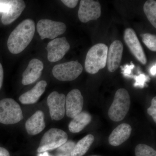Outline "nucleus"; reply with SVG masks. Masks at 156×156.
<instances>
[{
  "label": "nucleus",
  "instance_id": "obj_33",
  "mask_svg": "<svg viewBox=\"0 0 156 156\" xmlns=\"http://www.w3.org/2000/svg\"><path fill=\"white\" fill-rule=\"evenodd\" d=\"M38 156H51L47 152H44L43 154H39Z\"/></svg>",
  "mask_w": 156,
  "mask_h": 156
},
{
  "label": "nucleus",
  "instance_id": "obj_16",
  "mask_svg": "<svg viewBox=\"0 0 156 156\" xmlns=\"http://www.w3.org/2000/svg\"><path fill=\"white\" fill-rule=\"evenodd\" d=\"M47 86L46 81L42 80L38 82L32 89L20 96V101L24 105L36 103L44 92Z\"/></svg>",
  "mask_w": 156,
  "mask_h": 156
},
{
  "label": "nucleus",
  "instance_id": "obj_9",
  "mask_svg": "<svg viewBox=\"0 0 156 156\" xmlns=\"http://www.w3.org/2000/svg\"><path fill=\"white\" fill-rule=\"evenodd\" d=\"M101 15V6L99 2L92 0H82L78 11V17L83 23L95 20Z\"/></svg>",
  "mask_w": 156,
  "mask_h": 156
},
{
  "label": "nucleus",
  "instance_id": "obj_1",
  "mask_svg": "<svg viewBox=\"0 0 156 156\" xmlns=\"http://www.w3.org/2000/svg\"><path fill=\"white\" fill-rule=\"evenodd\" d=\"M35 32L34 20L27 19L23 21L10 34L8 40V49L11 53L19 54L25 49L33 38Z\"/></svg>",
  "mask_w": 156,
  "mask_h": 156
},
{
  "label": "nucleus",
  "instance_id": "obj_26",
  "mask_svg": "<svg viewBox=\"0 0 156 156\" xmlns=\"http://www.w3.org/2000/svg\"><path fill=\"white\" fill-rule=\"evenodd\" d=\"M123 75L126 77H134L132 74V69L134 67V65L131 62V65L126 64L124 66H121Z\"/></svg>",
  "mask_w": 156,
  "mask_h": 156
},
{
  "label": "nucleus",
  "instance_id": "obj_2",
  "mask_svg": "<svg viewBox=\"0 0 156 156\" xmlns=\"http://www.w3.org/2000/svg\"><path fill=\"white\" fill-rule=\"evenodd\" d=\"M108 47L104 44H98L89 49L86 56L85 68L91 74L97 73L106 66Z\"/></svg>",
  "mask_w": 156,
  "mask_h": 156
},
{
  "label": "nucleus",
  "instance_id": "obj_32",
  "mask_svg": "<svg viewBox=\"0 0 156 156\" xmlns=\"http://www.w3.org/2000/svg\"><path fill=\"white\" fill-rule=\"evenodd\" d=\"M150 73L152 75L155 76L156 74V64L153 66L151 68Z\"/></svg>",
  "mask_w": 156,
  "mask_h": 156
},
{
  "label": "nucleus",
  "instance_id": "obj_31",
  "mask_svg": "<svg viewBox=\"0 0 156 156\" xmlns=\"http://www.w3.org/2000/svg\"><path fill=\"white\" fill-rule=\"evenodd\" d=\"M0 156H10L9 151L4 147H0Z\"/></svg>",
  "mask_w": 156,
  "mask_h": 156
},
{
  "label": "nucleus",
  "instance_id": "obj_30",
  "mask_svg": "<svg viewBox=\"0 0 156 156\" xmlns=\"http://www.w3.org/2000/svg\"><path fill=\"white\" fill-rule=\"evenodd\" d=\"M3 80H4V70H3L2 66L0 63V89L2 86Z\"/></svg>",
  "mask_w": 156,
  "mask_h": 156
},
{
  "label": "nucleus",
  "instance_id": "obj_8",
  "mask_svg": "<svg viewBox=\"0 0 156 156\" xmlns=\"http://www.w3.org/2000/svg\"><path fill=\"white\" fill-rule=\"evenodd\" d=\"M65 95L57 92L50 93L47 99L50 114L53 120L59 121L63 119L66 113Z\"/></svg>",
  "mask_w": 156,
  "mask_h": 156
},
{
  "label": "nucleus",
  "instance_id": "obj_4",
  "mask_svg": "<svg viewBox=\"0 0 156 156\" xmlns=\"http://www.w3.org/2000/svg\"><path fill=\"white\" fill-rule=\"evenodd\" d=\"M21 108L12 98H4L0 101V123L13 125L23 120Z\"/></svg>",
  "mask_w": 156,
  "mask_h": 156
},
{
  "label": "nucleus",
  "instance_id": "obj_29",
  "mask_svg": "<svg viewBox=\"0 0 156 156\" xmlns=\"http://www.w3.org/2000/svg\"><path fill=\"white\" fill-rule=\"evenodd\" d=\"M61 2L68 8L73 9L75 8L76 6L79 1L78 0H62Z\"/></svg>",
  "mask_w": 156,
  "mask_h": 156
},
{
  "label": "nucleus",
  "instance_id": "obj_5",
  "mask_svg": "<svg viewBox=\"0 0 156 156\" xmlns=\"http://www.w3.org/2000/svg\"><path fill=\"white\" fill-rule=\"evenodd\" d=\"M68 140L67 134L61 129L51 128L42 137L37 151L44 152L57 149Z\"/></svg>",
  "mask_w": 156,
  "mask_h": 156
},
{
  "label": "nucleus",
  "instance_id": "obj_13",
  "mask_svg": "<svg viewBox=\"0 0 156 156\" xmlns=\"http://www.w3.org/2000/svg\"><path fill=\"white\" fill-rule=\"evenodd\" d=\"M123 45L122 42L116 40L110 46L108 52L107 63L110 72H114L119 67L122 57Z\"/></svg>",
  "mask_w": 156,
  "mask_h": 156
},
{
  "label": "nucleus",
  "instance_id": "obj_34",
  "mask_svg": "<svg viewBox=\"0 0 156 156\" xmlns=\"http://www.w3.org/2000/svg\"><path fill=\"white\" fill-rule=\"evenodd\" d=\"M99 156L93 155V156Z\"/></svg>",
  "mask_w": 156,
  "mask_h": 156
},
{
  "label": "nucleus",
  "instance_id": "obj_23",
  "mask_svg": "<svg viewBox=\"0 0 156 156\" xmlns=\"http://www.w3.org/2000/svg\"><path fill=\"white\" fill-rule=\"evenodd\" d=\"M135 154L136 156H156V151L149 146L139 144L135 147Z\"/></svg>",
  "mask_w": 156,
  "mask_h": 156
},
{
  "label": "nucleus",
  "instance_id": "obj_17",
  "mask_svg": "<svg viewBox=\"0 0 156 156\" xmlns=\"http://www.w3.org/2000/svg\"><path fill=\"white\" fill-rule=\"evenodd\" d=\"M45 127L44 115L43 112L40 110L36 112L25 123L26 129L30 135L38 134L44 130Z\"/></svg>",
  "mask_w": 156,
  "mask_h": 156
},
{
  "label": "nucleus",
  "instance_id": "obj_21",
  "mask_svg": "<svg viewBox=\"0 0 156 156\" xmlns=\"http://www.w3.org/2000/svg\"><path fill=\"white\" fill-rule=\"evenodd\" d=\"M144 11L149 21L156 28V1H147L144 5Z\"/></svg>",
  "mask_w": 156,
  "mask_h": 156
},
{
  "label": "nucleus",
  "instance_id": "obj_14",
  "mask_svg": "<svg viewBox=\"0 0 156 156\" xmlns=\"http://www.w3.org/2000/svg\"><path fill=\"white\" fill-rule=\"evenodd\" d=\"M43 69L44 64L41 61L37 58L32 59L23 73L22 84L30 85L35 82L41 75Z\"/></svg>",
  "mask_w": 156,
  "mask_h": 156
},
{
  "label": "nucleus",
  "instance_id": "obj_7",
  "mask_svg": "<svg viewBox=\"0 0 156 156\" xmlns=\"http://www.w3.org/2000/svg\"><path fill=\"white\" fill-rule=\"evenodd\" d=\"M37 30L42 40L54 39L65 32L66 26L63 23L51 20L42 19L37 25Z\"/></svg>",
  "mask_w": 156,
  "mask_h": 156
},
{
  "label": "nucleus",
  "instance_id": "obj_22",
  "mask_svg": "<svg viewBox=\"0 0 156 156\" xmlns=\"http://www.w3.org/2000/svg\"><path fill=\"white\" fill-rule=\"evenodd\" d=\"M75 144L73 141L67 140L64 144L57 148L56 156H71L72 152Z\"/></svg>",
  "mask_w": 156,
  "mask_h": 156
},
{
  "label": "nucleus",
  "instance_id": "obj_12",
  "mask_svg": "<svg viewBox=\"0 0 156 156\" xmlns=\"http://www.w3.org/2000/svg\"><path fill=\"white\" fill-rule=\"evenodd\" d=\"M84 98L79 89H74L67 94L66 98V113L69 118L73 119L82 112Z\"/></svg>",
  "mask_w": 156,
  "mask_h": 156
},
{
  "label": "nucleus",
  "instance_id": "obj_25",
  "mask_svg": "<svg viewBox=\"0 0 156 156\" xmlns=\"http://www.w3.org/2000/svg\"><path fill=\"white\" fill-rule=\"evenodd\" d=\"M147 76H146L145 74L139 75L138 76H135L134 79L135 80V83L134 84V86L135 87H139L140 88H143L144 87V85L146 82L149 79Z\"/></svg>",
  "mask_w": 156,
  "mask_h": 156
},
{
  "label": "nucleus",
  "instance_id": "obj_6",
  "mask_svg": "<svg viewBox=\"0 0 156 156\" xmlns=\"http://www.w3.org/2000/svg\"><path fill=\"white\" fill-rule=\"evenodd\" d=\"M83 67L80 63L72 61L55 65L53 68L54 77L61 81H71L81 74Z\"/></svg>",
  "mask_w": 156,
  "mask_h": 156
},
{
  "label": "nucleus",
  "instance_id": "obj_19",
  "mask_svg": "<svg viewBox=\"0 0 156 156\" xmlns=\"http://www.w3.org/2000/svg\"><path fill=\"white\" fill-rule=\"evenodd\" d=\"M92 116L87 112H82L73 119L69 125V129L73 133H79L89 125Z\"/></svg>",
  "mask_w": 156,
  "mask_h": 156
},
{
  "label": "nucleus",
  "instance_id": "obj_15",
  "mask_svg": "<svg viewBox=\"0 0 156 156\" xmlns=\"http://www.w3.org/2000/svg\"><path fill=\"white\" fill-rule=\"evenodd\" d=\"M132 128L129 124L123 123L117 126L112 131L108 138L110 144L113 146L121 145L129 138Z\"/></svg>",
  "mask_w": 156,
  "mask_h": 156
},
{
  "label": "nucleus",
  "instance_id": "obj_10",
  "mask_svg": "<svg viewBox=\"0 0 156 156\" xmlns=\"http://www.w3.org/2000/svg\"><path fill=\"white\" fill-rule=\"evenodd\" d=\"M70 48L65 37L53 39L48 43L46 49L48 52V60L51 62L61 60Z\"/></svg>",
  "mask_w": 156,
  "mask_h": 156
},
{
  "label": "nucleus",
  "instance_id": "obj_27",
  "mask_svg": "<svg viewBox=\"0 0 156 156\" xmlns=\"http://www.w3.org/2000/svg\"><path fill=\"white\" fill-rule=\"evenodd\" d=\"M147 113L151 116L154 122H156V97L153 98L151 101L150 107L147 110Z\"/></svg>",
  "mask_w": 156,
  "mask_h": 156
},
{
  "label": "nucleus",
  "instance_id": "obj_28",
  "mask_svg": "<svg viewBox=\"0 0 156 156\" xmlns=\"http://www.w3.org/2000/svg\"><path fill=\"white\" fill-rule=\"evenodd\" d=\"M12 1L0 0V12L6 13L11 8Z\"/></svg>",
  "mask_w": 156,
  "mask_h": 156
},
{
  "label": "nucleus",
  "instance_id": "obj_18",
  "mask_svg": "<svg viewBox=\"0 0 156 156\" xmlns=\"http://www.w3.org/2000/svg\"><path fill=\"white\" fill-rule=\"evenodd\" d=\"M26 7L25 3L22 0L12 1L11 8L3 13L2 22L4 25H9L15 21L20 16Z\"/></svg>",
  "mask_w": 156,
  "mask_h": 156
},
{
  "label": "nucleus",
  "instance_id": "obj_11",
  "mask_svg": "<svg viewBox=\"0 0 156 156\" xmlns=\"http://www.w3.org/2000/svg\"><path fill=\"white\" fill-rule=\"evenodd\" d=\"M124 37L126 45L134 57L142 64H146V56L134 31L131 28L126 29Z\"/></svg>",
  "mask_w": 156,
  "mask_h": 156
},
{
  "label": "nucleus",
  "instance_id": "obj_24",
  "mask_svg": "<svg viewBox=\"0 0 156 156\" xmlns=\"http://www.w3.org/2000/svg\"><path fill=\"white\" fill-rule=\"evenodd\" d=\"M142 41L150 50L154 52L156 51V37L155 35L150 34H140Z\"/></svg>",
  "mask_w": 156,
  "mask_h": 156
},
{
  "label": "nucleus",
  "instance_id": "obj_3",
  "mask_svg": "<svg viewBox=\"0 0 156 156\" xmlns=\"http://www.w3.org/2000/svg\"><path fill=\"white\" fill-rule=\"evenodd\" d=\"M131 99L128 91L125 89H118L108 110V115L110 119L115 122L123 120L129 111Z\"/></svg>",
  "mask_w": 156,
  "mask_h": 156
},
{
  "label": "nucleus",
  "instance_id": "obj_20",
  "mask_svg": "<svg viewBox=\"0 0 156 156\" xmlns=\"http://www.w3.org/2000/svg\"><path fill=\"white\" fill-rule=\"evenodd\" d=\"M95 140L92 134H89L82 138L75 144L71 153V156H83L89 150Z\"/></svg>",
  "mask_w": 156,
  "mask_h": 156
}]
</instances>
